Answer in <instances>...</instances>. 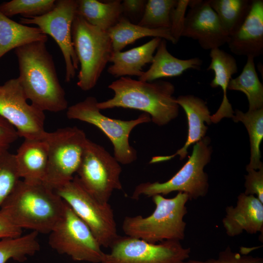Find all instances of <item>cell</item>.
I'll list each match as a JSON object with an SVG mask.
<instances>
[{
  "label": "cell",
  "mask_w": 263,
  "mask_h": 263,
  "mask_svg": "<svg viewBox=\"0 0 263 263\" xmlns=\"http://www.w3.org/2000/svg\"><path fill=\"white\" fill-rule=\"evenodd\" d=\"M177 0H148L138 24L150 29L170 27V14Z\"/></svg>",
  "instance_id": "f546056e"
},
{
  "label": "cell",
  "mask_w": 263,
  "mask_h": 263,
  "mask_svg": "<svg viewBox=\"0 0 263 263\" xmlns=\"http://www.w3.org/2000/svg\"><path fill=\"white\" fill-rule=\"evenodd\" d=\"M235 55L255 58L263 53V0H253L246 19L227 42Z\"/></svg>",
  "instance_id": "ac0fdd59"
},
{
  "label": "cell",
  "mask_w": 263,
  "mask_h": 263,
  "mask_svg": "<svg viewBox=\"0 0 263 263\" xmlns=\"http://www.w3.org/2000/svg\"><path fill=\"white\" fill-rule=\"evenodd\" d=\"M15 154L8 151L0 153V207L20 180Z\"/></svg>",
  "instance_id": "1f68e13d"
},
{
  "label": "cell",
  "mask_w": 263,
  "mask_h": 263,
  "mask_svg": "<svg viewBox=\"0 0 263 263\" xmlns=\"http://www.w3.org/2000/svg\"><path fill=\"white\" fill-rule=\"evenodd\" d=\"M114 92L113 98L98 102L101 110L123 108L139 110L148 114L159 126L176 118L179 106L173 94L174 86L161 80L145 82L128 76L120 77L108 86Z\"/></svg>",
  "instance_id": "3957f363"
},
{
  "label": "cell",
  "mask_w": 263,
  "mask_h": 263,
  "mask_svg": "<svg viewBox=\"0 0 263 263\" xmlns=\"http://www.w3.org/2000/svg\"><path fill=\"white\" fill-rule=\"evenodd\" d=\"M212 152L210 139L205 136L194 145L188 160L170 179L163 183H141L135 187L132 198L137 200L142 196H163L173 191L186 193L189 200L204 197L209 187L208 175L204 168L210 162Z\"/></svg>",
  "instance_id": "8992f818"
},
{
  "label": "cell",
  "mask_w": 263,
  "mask_h": 263,
  "mask_svg": "<svg viewBox=\"0 0 263 263\" xmlns=\"http://www.w3.org/2000/svg\"><path fill=\"white\" fill-rule=\"evenodd\" d=\"M181 263H263L262 258L253 257L232 250L229 246L220 252L216 259H210L205 261L188 260Z\"/></svg>",
  "instance_id": "d6a6232c"
},
{
  "label": "cell",
  "mask_w": 263,
  "mask_h": 263,
  "mask_svg": "<svg viewBox=\"0 0 263 263\" xmlns=\"http://www.w3.org/2000/svg\"><path fill=\"white\" fill-rule=\"evenodd\" d=\"M62 218L49 234L50 247L74 261L100 263L104 252L88 226L65 203Z\"/></svg>",
  "instance_id": "8fae6325"
},
{
  "label": "cell",
  "mask_w": 263,
  "mask_h": 263,
  "mask_svg": "<svg viewBox=\"0 0 263 263\" xmlns=\"http://www.w3.org/2000/svg\"><path fill=\"white\" fill-rule=\"evenodd\" d=\"M120 163L103 147L87 142L76 176L83 188L99 202L109 203L113 192L122 188Z\"/></svg>",
  "instance_id": "30bf717a"
},
{
  "label": "cell",
  "mask_w": 263,
  "mask_h": 263,
  "mask_svg": "<svg viewBox=\"0 0 263 263\" xmlns=\"http://www.w3.org/2000/svg\"><path fill=\"white\" fill-rule=\"evenodd\" d=\"M188 2L189 0H178L171 12L170 32L176 43L181 37Z\"/></svg>",
  "instance_id": "836d02e7"
},
{
  "label": "cell",
  "mask_w": 263,
  "mask_h": 263,
  "mask_svg": "<svg viewBox=\"0 0 263 263\" xmlns=\"http://www.w3.org/2000/svg\"><path fill=\"white\" fill-rule=\"evenodd\" d=\"M114 52H120L126 46L136 40L147 37L160 38L174 44L176 41L171 35L170 29H150L131 22L125 17L108 31Z\"/></svg>",
  "instance_id": "d4e9b609"
},
{
  "label": "cell",
  "mask_w": 263,
  "mask_h": 263,
  "mask_svg": "<svg viewBox=\"0 0 263 263\" xmlns=\"http://www.w3.org/2000/svg\"><path fill=\"white\" fill-rule=\"evenodd\" d=\"M147 0H125L121 2L123 16L126 15L133 19H141L145 8Z\"/></svg>",
  "instance_id": "8d00e7d4"
},
{
  "label": "cell",
  "mask_w": 263,
  "mask_h": 263,
  "mask_svg": "<svg viewBox=\"0 0 263 263\" xmlns=\"http://www.w3.org/2000/svg\"><path fill=\"white\" fill-rule=\"evenodd\" d=\"M211 59L207 70L214 72V78L210 83L213 88L220 87L223 97L221 104L217 112L210 116L211 123H217L224 118H232L234 111L227 96V90L232 76L238 72V65L234 57L230 54L220 49L210 50Z\"/></svg>",
  "instance_id": "d6986e66"
},
{
  "label": "cell",
  "mask_w": 263,
  "mask_h": 263,
  "mask_svg": "<svg viewBox=\"0 0 263 263\" xmlns=\"http://www.w3.org/2000/svg\"><path fill=\"white\" fill-rule=\"evenodd\" d=\"M21 179L43 181L48 160V146L43 139H24L15 154Z\"/></svg>",
  "instance_id": "ffe728a7"
},
{
  "label": "cell",
  "mask_w": 263,
  "mask_h": 263,
  "mask_svg": "<svg viewBox=\"0 0 263 263\" xmlns=\"http://www.w3.org/2000/svg\"><path fill=\"white\" fill-rule=\"evenodd\" d=\"M232 118L235 122H242L244 124L249 137L250 157L246 170H257L263 167L260 149L263 138V108L246 113L236 109Z\"/></svg>",
  "instance_id": "4316f807"
},
{
  "label": "cell",
  "mask_w": 263,
  "mask_h": 263,
  "mask_svg": "<svg viewBox=\"0 0 263 263\" xmlns=\"http://www.w3.org/2000/svg\"><path fill=\"white\" fill-rule=\"evenodd\" d=\"M181 37L196 40L204 50L219 48L227 43L229 36L223 28L207 0H189Z\"/></svg>",
  "instance_id": "9a60e30c"
},
{
  "label": "cell",
  "mask_w": 263,
  "mask_h": 263,
  "mask_svg": "<svg viewBox=\"0 0 263 263\" xmlns=\"http://www.w3.org/2000/svg\"><path fill=\"white\" fill-rule=\"evenodd\" d=\"M46 43L33 42L15 49L18 78L32 105L44 112L57 113L68 108V101Z\"/></svg>",
  "instance_id": "6da1fadb"
},
{
  "label": "cell",
  "mask_w": 263,
  "mask_h": 263,
  "mask_svg": "<svg viewBox=\"0 0 263 263\" xmlns=\"http://www.w3.org/2000/svg\"><path fill=\"white\" fill-rule=\"evenodd\" d=\"M19 137L16 129L0 115V153L8 151Z\"/></svg>",
  "instance_id": "d590c367"
},
{
  "label": "cell",
  "mask_w": 263,
  "mask_h": 263,
  "mask_svg": "<svg viewBox=\"0 0 263 263\" xmlns=\"http://www.w3.org/2000/svg\"><path fill=\"white\" fill-rule=\"evenodd\" d=\"M55 190L88 226L100 245L110 247L118 235L109 203H102L94 198L83 188L76 175Z\"/></svg>",
  "instance_id": "9c48e42d"
},
{
  "label": "cell",
  "mask_w": 263,
  "mask_h": 263,
  "mask_svg": "<svg viewBox=\"0 0 263 263\" xmlns=\"http://www.w3.org/2000/svg\"><path fill=\"white\" fill-rule=\"evenodd\" d=\"M22 229L14 225L0 211V240L15 238L22 234Z\"/></svg>",
  "instance_id": "74e56055"
},
{
  "label": "cell",
  "mask_w": 263,
  "mask_h": 263,
  "mask_svg": "<svg viewBox=\"0 0 263 263\" xmlns=\"http://www.w3.org/2000/svg\"><path fill=\"white\" fill-rule=\"evenodd\" d=\"M55 0H12L0 4V12L10 18L20 15L29 18L43 15L55 6Z\"/></svg>",
  "instance_id": "4dcf8cb0"
},
{
  "label": "cell",
  "mask_w": 263,
  "mask_h": 263,
  "mask_svg": "<svg viewBox=\"0 0 263 263\" xmlns=\"http://www.w3.org/2000/svg\"><path fill=\"white\" fill-rule=\"evenodd\" d=\"M76 15L88 23L108 31L123 17L121 0L102 2L97 0H76Z\"/></svg>",
  "instance_id": "cb8c5ba5"
},
{
  "label": "cell",
  "mask_w": 263,
  "mask_h": 263,
  "mask_svg": "<svg viewBox=\"0 0 263 263\" xmlns=\"http://www.w3.org/2000/svg\"><path fill=\"white\" fill-rule=\"evenodd\" d=\"M247 174L244 176L246 195H256V197L263 203V167L255 169L246 170Z\"/></svg>",
  "instance_id": "e575fe53"
},
{
  "label": "cell",
  "mask_w": 263,
  "mask_h": 263,
  "mask_svg": "<svg viewBox=\"0 0 263 263\" xmlns=\"http://www.w3.org/2000/svg\"><path fill=\"white\" fill-rule=\"evenodd\" d=\"M48 36L37 27L17 22L0 12V59L10 51L38 41L47 42Z\"/></svg>",
  "instance_id": "603a6c76"
},
{
  "label": "cell",
  "mask_w": 263,
  "mask_h": 263,
  "mask_svg": "<svg viewBox=\"0 0 263 263\" xmlns=\"http://www.w3.org/2000/svg\"><path fill=\"white\" fill-rule=\"evenodd\" d=\"M48 146L47 169L43 182L54 190L72 180L81 163L88 138L77 127L46 132Z\"/></svg>",
  "instance_id": "52a82bcc"
},
{
  "label": "cell",
  "mask_w": 263,
  "mask_h": 263,
  "mask_svg": "<svg viewBox=\"0 0 263 263\" xmlns=\"http://www.w3.org/2000/svg\"><path fill=\"white\" fill-rule=\"evenodd\" d=\"M110 248L100 263H181L189 258L191 252L180 241L152 244L126 235H118Z\"/></svg>",
  "instance_id": "7c38bea8"
},
{
  "label": "cell",
  "mask_w": 263,
  "mask_h": 263,
  "mask_svg": "<svg viewBox=\"0 0 263 263\" xmlns=\"http://www.w3.org/2000/svg\"><path fill=\"white\" fill-rule=\"evenodd\" d=\"M152 198L155 208L150 215L125 217L122 229L125 235L152 244L183 240L187 225L184 218L188 213L186 205L189 200L188 195L179 192L171 198L160 194Z\"/></svg>",
  "instance_id": "277c9868"
},
{
  "label": "cell",
  "mask_w": 263,
  "mask_h": 263,
  "mask_svg": "<svg viewBox=\"0 0 263 263\" xmlns=\"http://www.w3.org/2000/svg\"><path fill=\"white\" fill-rule=\"evenodd\" d=\"M98 101L90 96L67 108L66 115L70 119L78 120L93 125L100 130L110 140L114 150V157L120 164L127 165L137 159L136 150L130 144L129 136L137 125L151 121L145 113L137 118L122 120L110 118L103 114L97 107Z\"/></svg>",
  "instance_id": "ba28073f"
},
{
  "label": "cell",
  "mask_w": 263,
  "mask_h": 263,
  "mask_svg": "<svg viewBox=\"0 0 263 263\" xmlns=\"http://www.w3.org/2000/svg\"><path fill=\"white\" fill-rule=\"evenodd\" d=\"M72 38L80 70L77 86L87 91L96 85L113 53L107 31L88 23L76 15L73 20Z\"/></svg>",
  "instance_id": "5b68a950"
},
{
  "label": "cell",
  "mask_w": 263,
  "mask_h": 263,
  "mask_svg": "<svg viewBox=\"0 0 263 263\" xmlns=\"http://www.w3.org/2000/svg\"><path fill=\"white\" fill-rule=\"evenodd\" d=\"M65 202L43 181L20 179L0 207L15 226L49 234L63 214Z\"/></svg>",
  "instance_id": "7a4b0ae2"
},
{
  "label": "cell",
  "mask_w": 263,
  "mask_h": 263,
  "mask_svg": "<svg viewBox=\"0 0 263 263\" xmlns=\"http://www.w3.org/2000/svg\"><path fill=\"white\" fill-rule=\"evenodd\" d=\"M162 38H153L142 45L124 52H113L110 62L108 73L115 77L128 76L140 77L144 72L143 67L151 63L153 54Z\"/></svg>",
  "instance_id": "44dd1931"
},
{
  "label": "cell",
  "mask_w": 263,
  "mask_h": 263,
  "mask_svg": "<svg viewBox=\"0 0 263 263\" xmlns=\"http://www.w3.org/2000/svg\"><path fill=\"white\" fill-rule=\"evenodd\" d=\"M76 15V0H56L54 8L38 17L20 18L19 23L36 25L45 35L51 37L59 47L65 66V80L71 81L78 70L79 62L75 54L72 38L71 29Z\"/></svg>",
  "instance_id": "4fadbf2b"
},
{
  "label": "cell",
  "mask_w": 263,
  "mask_h": 263,
  "mask_svg": "<svg viewBox=\"0 0 263 263\" xmlns=\"http://www.w3.org/2000/svg\"><path fill=\"white\" fill-rule=\"evenodd\" d=\"M221 25L229 36L242 25L252 7L253 0H207Z\"/></svg>",
  "instance_id": "83f0119b"
},
{
  "label": "cell",
  "mask_w": 263,
  "mask_h": 263,
  "mask_svg": "<svg viewBox=\"0 0 263 263\" xmlns=\"http://www.w3.org/2000/svg\"><path fill=\"white\" fill-rule=\"evenodd\" d=\"M38 233L35 231L15 238L0 240V263L12 259L21 262L35 255L40 249Z\"/></svg>",
  "instance_id": "f1b7e54d"
},
{
  "label": "cell",
  "mask_w": 263,
  "mask_h": 263,
  "mask_svg": "<svg viewBox=\"0 0 263 263\" xmlns=\"http://www.w3.org/2000/svg\"><path fill=\"white\" fill-rule=\"evenodd\" d=\"M222 224L226 234L235 237L244 231L251 234L263 233V203L255 195L240 193L235 207L227 206Z\"/></svg>",
  "instance_id": "2e32d148"
},
{
  "label": "cell",
  "mask_w": 263,
  "mask_h": 263,
  "mask_svg": "<svg viewBox=\"0 0 263 263\" xmlns=\"http://www.w3.org/2000/svg\"><path fill=\"white\" fill-rule=\"evenodd\" d=\"M151 63L138 80L151 82L161 78L180 76L188 69L200 70L203 60L197 57L187 59L175 57L168 51L167 40L162 39Z\"/></svg>",
  "instance_id": "7402d4cb"
},
{
  "label": "cell",
  "mask_w": 263,
  "mask_h": 263,
  "mask_svg": "<svg viewBox=\"0 0 263 263\" xmlns=\"http://www.w3.org/2000/svg\"><path fill=\"white\" fill-rule=\"evenodd\" d=\"M228 90L244 93L248 101V111L263 108V85L256 70L254 58L247 57L241 73L235 78H231Z\"/></svg>",
  "instance_id": "484cf974"
},
{
  "label": "cell",
  "mask_w": 263,
  "mask_h": 263,
  "mask_svg": "<svg viewBox=\"0 0 263 263\" xmlns=\"http://www.w3.org/2000/svg\"><path fill=\"white\" fill-rule=\"evenodd\" d=\"M27 100L18 77L0 85V115L16 129L19 137L42 140L47 132L44 113Z\"/></svg>",
  "instance_id": "5bb4252c"
},
{
  "label": "cell",
  "mask_w": 263,
  "mask_h": 263,
  "mask_svg": "<svg viewBox=\"0 0 263 263\" xmlns=\"http://www.w3.org/2000/svg\"><path fill=\"white\" fill-rule=\"evenodd\" d=\"M176 101L184 110L188 119V134L186 142L174 154L166 156L153 157L150 164H154L169 160L176 156L180 160L185 159L189 147L195 144L205 137L207 127L205 124H211L210 113L206 102L202 98L193 95L179 96Z\"/></svg>",
  "instance_id": "e0dca14e"
}]
</instances>
